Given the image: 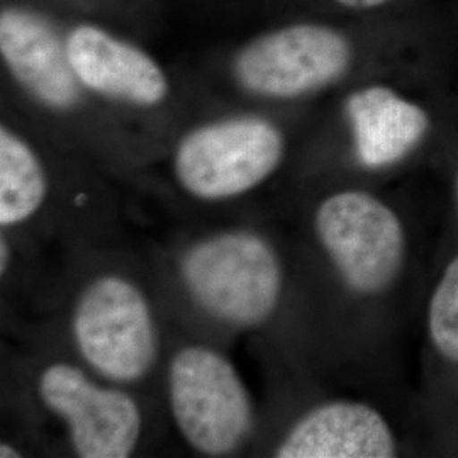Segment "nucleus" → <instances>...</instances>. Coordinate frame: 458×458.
<instances>
[{
    "mask_svg": "<svg viewBox=\"0 0 458 458\" xmlns=\"http://www.w3.org/2000/svg\"><path fill=\"white\" fill-rule=\"evenodd\" d=\"M0 457L2 458H19L21 457V452L14 448L11 443H2L0 445Z\"/></svg>",
    "mask_w": 458,
    "mask_h": 458,
    "instance_id": "16",
    "label": "nucleus"
},
{
    "mask_svg": "<svg viewBox=\"0 0 458 458\" xmlns=\"http://www.w3.org/2000/svg\"><path fill=\"white\" fill-rule=\"evenodd\" d=\"M0 53L16 82L41 106L70 111L79 106V82L55 28L36 13L7 7L0 16Z\"/></svg>",
    "mask_w": 458,
    "mask_h": 458,
    "instance_id": "8",
    "label": "nucleus"
},
{
    "mask_svg": "<svg viewBox=\"0 0 458 458\" xmlns=\"http://www.w3.org/2000/svg\"><path fill=\"white\" fill-rule=\"evenodd\" d=\"M172 418L187 445L206 457L240 450L255 426V406L233 361L204 344H187L166 374Z\"/></svg>",
    "mask_w": 458,
    "mask_h": 458,
    "instance_id": "2",
    "label": "nucleus"
},
{
    "mask_svg": "<svg viewBox=\"0 0 458 458\" xmlns=\"http://www.w3.org/2000/svg\"><path fill=\"white\" fill-rule=\"evenodd\" d=\"M457 196H458V175H457Z\"/></svg>",
    "mask_w": 458,
    "mask_h": 458,
    "instance_id": "17",
    "label": "nucleus"
},
{
    "mask_svg": "<svg viewBox=\"0 0 458 458\" xmlns=\"http://www.w3.org/2000/svg\"><path fill=\"white\" fill-rule=\"evenodd\" d=\"M428 331L437 352L458 363V255L448 263L431 295Z\"/></svg>",
    "mask_w": 458,
    "mask_h": 458,
    "instance_id": "13",
    "label": "nucleus"
},
{
    "mask_svg": "<svg viewBox=\"0 0 458 458\" xmlns=\"http://www.w3.org/2000/svg\"><path fill=\"white\" fill-rule=\"evenodd\" d=\"M48 197V175L31 145L0 128V226L16 228L39 213Z\"/></svg>",
    "mask_w": 458,
    "mask_h": 458,
    "instance_id": "12",
    "label": "nucleus"
},
{
    "mask_svg": "<svg viewBox=\"0 0 458 458\" xmlns=\"http://www.w3.org/2000/svg\"><path fill=\"white\" fill-rule=\"evenodd\" d=\"M179 277L202 311L231 327L263 325L284 291L277 250L251 229H225L199 238L183 250Z\"/></svg>",
    "mask_w": 458,
    "mask_h": 458,
    "instance_id": "1",
    "label": "nucleus"
},
{
    "mask_svg": "<svg viewBox=\"0 0 458 458\" xmlns=\"http://www.w3.org/2000/svg\"><path fill=\"white\" fill-rule=\"evenodd\" d=\"M11 262V246L7 243L5 236L0 238V267H2V274H5V267H9Z\"/></svg>",
    "mask_w": 458,
    "mask_h": 458,
    "instance_id": "15",
    "label": "nucleus"
},
{
    "mask_svg": "<svg viewBox=\"0 0 458 458\" xmlns=\"http://www.w3.org/2000/svg\"><path fill=\"white\" fill-rule=\"evenodd\" d=\"M66 51L79 82L94 94L141 107L168 96L166 75L149 55L96 26L75 28Z\"/></svg>",
    "mask_w": 458,
    "mask_h": 458,
    "instance_id": "9",
    "label": "nucleus"
},
{
    "mask_svg": "<svg viewBox=\"0 0 458 458\" xmlns=\"http://www.w3.org/2000/svg\"><path fill=\"white\" fill-rule=\"evenodd\" d=\"M395 438L372 406L333 401L306 412L276 448L278 458H391Z\"/></svg>",
    "mask_w": 458,
    "mask_h": 458,
    "instance_id": "10",
    "label": "nucleus"
},
{
    "mask_svg": "<svg viewBox=\"0 0 458 458\" xmlns=\"http://www.w3.org/2000/svg\"><path fill=\"white\" fill-rule=\"evenodd\" d=\"M346 117L361 166L377 170L420 147L431 121L425 109L384 85H370L346 100Z\"/></svg>",
    "mask_w": 458,
    "mask_h": 458,
    "instance_id": "11",
    "label": "nucleus"
},
{
    "mask_svg": "<svg viewBox=\"0 0 458 458\" xmlns=\"http://www.w3.org/2000/svg\"><path fill=\"white\" fill-rule=\"evenodd\" d=\"M45 408L66 426L82 458L131 457L143 431V416L131 395L106 386L66 361L47 365L38 377Z\"/></svg>",
    "mask_w": 458,
    "mask_h": 458,
    "instance_id": "7",
    "label": "nucleus"
},
{
    "mask_svg": "<svg viewBox=\"0 0 458 458\" xmlns=\"http://www.w3.org/2000/svg\"><path fill=\"white\" fill-rule=\"evenodd\" d=\"M318 240L348 289L360 295L387 291L406 260L401 219L365 191L327 196L316 209Z\"/></svg>",
    "mask_w": 458,
    "mask_h": 458,
    "instance_id": "5",
    "label": "nucleus"
},
{
    "mask_svg": "<svg viewBox=\"0 0 458 458\" xmlns=\"http://www.w3.org/2000/svg\"><path fill=\"white\" fill-rule=\"evenodd\" d=\"M72 338L82 360L107 382L132 384L158 359V325L145 293L131 278L90 280L72 312Z\"/></svg>",
    "mask_w": 458,
    "mask_h": 458,
    "instance_id": "3",
    "label": "nucleus"
},
{
    "mask_svg": "<svg viewBox=\"0 0 458 458\" xmlns=\"http://www.w3.org/2000/svg\"><path fill=\"white\" fill-rule=\"evenodd\" d=\"M353 49L344 33L323 24H293L248 43L234 60L238 83L255 96L294 98L338 82Z\"/></svg>",
    "mask_w": 458,
    "mask_h": 458,
    "instance_id": "6",
    "label": "nucleus"
},
{
    "mask_svg": "<svg viewBox=\"0 0 458 458\" xmlns=\"http://www.w3.org/2000/svg\"><path fill=\"white\" fill-rule=\"evenodd\" d=\"M285 153L284 134L260 115H236L185 134L174 155L182 189L204 202L245 196L277 170Z\"/></svg>",
    "mask_w": 458,
    "mask_h": 458,
    "instance_id": "4",
    "label": "nucleus"
},
{
    "mask_svg": "<svg viewBox=\"0 0 458 458\" xmlns=\"http://www.w3.org/2000/svg\"><path fill=\"white\" fill-rule=\"evenodd\" d=\"M338 5L346 7V9H353V11H369V9H377L380 5H386L393 0H333Z\"/></svg>",
    "mask_w": 458,
    "mask_h": 458,
    "instance_id": "14",
    "label": "nucleus"
}]
</instances>
